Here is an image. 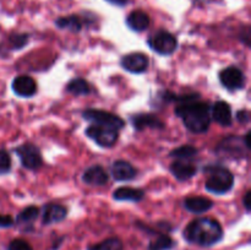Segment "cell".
Here are the masks:
<instances>
[{
  "instance_id": "12",
  "label": "cell",
  "mask_w": 251,
  "mask_h": 250,
  "mask_svg": "<svg viewBox=\"0 0 251 250\" xmlns=\"http://www.w3.org/2000/svg\"><path fill=\"white\" fill-rule=\"evenodd\" d=\"M211 114L215 119L216 123H218L222 126H229L232 125V110H230L229 104L225 100H218L213 104L211 109Z\"/></svg>"
},
{
  "instance_id": "16",
  "label": "cell",
  "mask_w": 251,
  "mask_h": 250,
  "mask_svg": "<svg viewBox=\"0 0 251 250\" xmlns=\"http://www.w3.org/2000/svg\"><path fill=\"white\" fill-rule=\"evenodd\" d=\"M240 141H242V139H239V137H227V139L221 142L217 151L221 152V153H226L223 156L242 157L243 153H244V149H243V146H240Z\"/></svg>"
},
{
  "instance_id": "9",
  "label": "cell",
  "mask_w": 251,
  "mask_h": 250,
  "mask_svg": "<svg viewBox=\"0 0 251 250\" xmlns=\"http://www.w3.org/2000/svg\"><path fill=\"white\" fill-rule=\"evenodd\" d=\"M122 66L130 73L141 74L147 70L149 58L142 53L127 54L122 59Z\"/></svg>"
},
{
  "instance_id": "24",
  "label": "cell",
  "mask_w": 251,
  "mask_h": 250,
  "mask_svg": "<svg viewBox=\"0 0 251 250\" xmlns=\"http://www.w3.org/2000/svg\"><path fill=\"white\" fill-rule=\"evenodd\" d=\"M56 26L59 28H64V29H70L73 32H78L82 27V24H81V20L78 19L77 16H66V17H60L55 21Z\"/></svg>"
},
{
  "instance_id": "22",
  "label": "cell",
  "mask_w": 251,
  "mask_h": 250,
  "mask_svg": "<svg viewBox=\"0 0 251 250\" xmlns=\"http://www.w3.org/2000/svg\"><path fill=\"white\" fill-rule=\"evenodd\" d=\"M68 92L73 93L74 96H86L91 92L90 85L83 78H75V80L70 81L66 86Z\"/></svg>"
},
{
  "instance_id": "13",
  "label": "cell",
  "mask_w": 251,
  "mask_h": 250,
  "mask_svg": "<svg viewBox=\"0 0 251 250\" xmlns=\"http://www.w3.org/2000/svg\"><path fill=\"white\" fill-rule=\"evenodd\" d=\"M196 171L198 168L195 164L185 161V159L173 162L171 166V172L178 180H188V179L193 178L196 174Z\"/></svg>"
},
{
  "instance_id": "11",
  "label": "cell",
  "mask_w": 251,
  "mask_h": 250,
  "mask_svg": "<svg viewBox=\"0 0 251 250\" xmlns=\"http://www.w3.org/2000/svg\"><path fill=\"white\" fill-rule=\"evenodd\" d=\"M110 172H112V175L115 180L119 181H126L131 180L136 176L137 171L132 164H130L129 162L126 161H115L113 163L112 168H110Z\"/></svg>"
},
{
  "instance_id": "8",
  "label": "cell",
  "mask_w": 251,
  "mask_h": 250,
  "mask_svg": "<svg viewBox=\"0 0 251 250\" xmlns=\"http://www.w3.org/2000/svg\"><path fill=\"white\" fill-rule=\"evenodd\" d=\"M220 80L221 83L228 90H240L245 86L244 74L234 66H229L221 71Z\"/></svg>"
},
{
  "instance_id": "28",
  "label": "cell",
  "mask_w": 251,
  "mask_h": 250,
  "mask_svg": "<svg viewBox=\"0 0 251 250\" xmlns=\"http://www.w3.org/2000/svg\"><path fill=\"white\" fill-rule=\"evenodd\" d=\"M11 168V158L6 151L0 150V174L6 173Z\"/></svg>"
},
{
  "instance_id": "23",
  "label": "cell",
  "mask_w": 251,
  "mask_h": 250,
  "mask_svg": "<svg viewBox=\"0 0 251 250\" xmlns=\"http://www.w3.org/2000/svg\"><path fill=\"white\" fill-rule=\"evenodd\" d=\"M176 242L168 234H159L154 240L149 244V250H171L173 249Z\"/></svg>"
},
{
  "instance_id": "20",
  "label": "cell",
  "mask_w": 251,
  "mask_h": 250,
  "mask_svg": "<svg viewBox=\"0 0 251 250\" xmlns=\"http://www.w3.org/2000/svg\"><path fill=\"white\" fill-rule=\"evenodd\" d=\"M145 193L135 188H119L113 193V198L118 201H132L139 202L144 199Z\"/></svg>"
},
{
  "instance_id": "25",
  "label": "cell",
  "mask_w": 251,
  "mask_h": 250,
  "mask_svg": "<svg viewBox=\"0 0 251 250\" xmlns=\"http://www.w3.org/2000/svg\"><path fill=\"white\" fill-rule=\"evenodd\" d=\"M39 208L36 206H28L25 210L21 211V213L17 217V223L19 225H31L37 217H38Z\"/></svg>"
},
{
  "instance_id": "18",
  "label": "cell",
  "mask_w": 251,
  "mask_h": 250,
  "mask_svg": "<svg viewBox=\"0 0 251 250\" xmlns=\"http://www.w3.org/2000/svg\"><path fill=\"white\" fill-rule=\"evenodd\" d=\"M82 180L90 185H104L108 181V174L100 166H93L85 171Z\"/></svg>"
},
{
  "instance_id": "33",
  "label": "cell",
  "mask_w": 251,
  "mask_h": 250,
  "mask_svg": "<svg viewBox=\"0 0 251 250\" xmlns=\"http://www.w3.org/2000/svg\"><path fill=\"white\" fill-rule=\"evenodd\" d=\"M107 1L110 2V4L118 5V6H124L129 2V0H107Z\"/></svg>"
},
{
  "instance_id": "17",
  "label": "cell",
  "mask_w": 251,
  "mask_h": 250,
  "mask_svg": "<svg viewBox=\"0 0 251 250\" xmlns=\"http://www.w3.org/2000/svg\"><path fill=\"white\" fill-rule=\"evenodd\" d=\"M184 206H185V208L188 211L199 215V213L207 212L208 210H211L213 206V202L210 199L205 198V196H190V198L185 199Z\"/></svg>"
},
{
  "instance_id": "4",
  "label": "cell",
  "mask_w": 251,
  "mask_h": 250,
  "mask_svg": "<svg viewBox=\"0 0 251 250\" xmlns=\"http://www.w3.org/2000/svg\"><path fill=\"white\" fill-rule=\"evenodd\" d=\"M82 115L86 120H90L93 124L113 127L115 130L123 129L125 125L124 120L122 118H119L115 114H112L109 112H105V110L87 109L82 113Z\"/></svg>"
},
{
  "instance_id": "3",
  "label": "cell",
  "mask_w": 251,
  "mask_h": 250,
  "mask_svg": "<svg viewBox=\"0 0 251 250\" xmlns=\"http://www.w3.org/2000/svg\"><path fill=\"white\" fill-rule=\"evenodd\" d=\"M208 171L211 172L210 178L206 181V189L207 191L212 194H226L233 188V184H234V176L233 174L228 171L227 168H223V167H211L208 168Z\"/></svg>"
},
{
  "instance_id": "34",
  "label": "cell",
  "mask_w": 251,
  "mask_h": 250,
  "mask_svg": "<svg viewBox=\"0 0 251 250\" xmlns=\"http://www.w3.org/2000/svg\"><path fill=\"white\" fill-rule=\"evenodd\" d=\"M250 137H251V131H248L247 135H245V147H247L248 150H250L251 147V142H250Z\"/></svg>"
},
{
  "instance_id": "21",
  "label": "cell",
  "mask_w": 251,
  "mask_h": 250,
  "mask_svg": "<svg viewBox=\"0 0 251 250\" xmlns=\"http://www.w3.org/2000/svg\"><path fill=\"white\" fill-rule=\"evenodd\" d=\"M87 250H124V244L119 238H107L98 244L90 245Z\"/></svg>"
},
{
  "instance_id": "27",
  "label": "cell",
  "mask_w": 251,
  "mask_h": 250,
  "mask_svg": "<svg viewBox=\"0 0 251 250\" xmlns=\"http://www.w3.org/2000/svg\"><path fill=\"white\" fill-rule=\"evenodd\" d=\"M28 41V36L27 34H14L9 38L10 46L12 49H20L25 46Z\"/></svg>"
},
{
  "instance_id": "2",
  "label": "cell",
  "mask_w": 251,
  "mask_h": 250,
  "mask_svg": "<svg viewBox=\"0 0 251 250\" xmlns=\"http://www.w3.org/2000/svg\"><path fill=\"white\" fill-rule=\"evenodd\" d=\"M184 238L190 244L205 248L212 247L223 239V228L220 222L213 218H198L186 225Z\"/></svg>"
},
{
  "instance_id": "26",
  "label": "cell",
  "mask_w": 251,
  "mask_h": 250,
  "mask_svg": "<svg viewBox=\"0 0 251 250\" xmlns=\"http://www.w3.org/2000/svg\"><path fill=\"white\" fill-rule=\"evenodd\" d=\"M196 154H198V150L194 146H189V145L178 147L171 152L172 157H176L179 159H189L191 157H195Z\"/></svg>"
},
{
  "instance_id": "19",
  "label": "cell",
  "mask_w": 251,
  "mask_h": 250,
  "mask_svg": "<svg viewBox=\"0 0 251 250\" xmlns=\"http://www.w3.org/2000/svg\"><path fill=\"white\" fill-rule=\"evenodd\" d=\"M126 24L134 31H144L150 26V17L146 12L141 11V10H136V11H132L127 16Z\"/></svg>"
},
{
  "instance_id": "29",
  "label": "cell",
  "mask_w": 251,
  "mask_h": 250,
  "mask_svg": "<svg viewBox=\"0 0 251 250\" xmlns=\"http://www.w3.org/2000/svg\"><path fill=\"white\" fill-rule=\"evenodd\" d=\"M7 250H33V248L24 239H14L10 242Z\"/></svg>"
},
{
  "instance_id": "31",
  "label": "cell",
  "mask_w": 251,
  "mask_h": 250,
  "mask_svg": "<svg viewBox=\"0 0 251 250\" xmlns=\"http://www.w3.org/2000/svg\"><path fill=\"white\" fill-rule=\"evenodd\" d=\"M237 119H238V122L242 123V124H245V123H248L250 120L249 112H248L247 109L239 110V112H238V114H237Z\"/></svg>"
},
{
  "instance_id": "1",
  "label": "cell",
  "mask_w": 251,
  "mask_h": 250,
  "mask_svg": "<svg viewBox=\"0 0 251 250\" xmlns=\"http://www.w3.org/2000/svg\"><path fill=\"white\" fill-rule=\"evenodd\" d=\"M198 95H188L178 97L180 104L176 107V113L181 118L190 131L201 134L206 132L211 124V108L206 102H199Z\"/></svg>"
},
{
  "instance_id": "32",
  "label": "cell",
  "mask_w": 251,
  "mask_h": 250,
  "mask_svg": "<svg viewBox=\"0 0 251 250\" xmlns=\"http://www.w3.org/2000/svg\"><path fill=\"white\" fill-rule=\"evenodd\" d=\"M250 198H251V193L250 190L247 191V194L244 195V206L247 208V211H250Z\"/></svg>"
},
{
  "instance_id": "30",
  "label": "cell",
  "mask_w": 251,
  "mask_h": 250,
  "mask_svg": "<svg viewBox=\"0 0 251 250\" xmlns=\"http://www.w3.org/2000/svg\"><path fill=\"white\" fill-rule=\"evenodd\" d=\"M14 225V218L9 215H0V228H9Z\"/></svg>"
},
{
  "instance_id": "14",
  "label": "cell",
  "mask_w": 251,
  "mask_h": 250,
  "mask_svg": "<svg viewBox=\"0 0 251 250\" xmlns=\"http://www.w3.org/2000/svg\"><path fill=\"white\" fill-rule=\"evenodd\" d=\"M131 123L136 130L163 129L164 124L153 114H137L131 118Z\"/></svg>"
},
{
  "instance_id": "5",
  "label": "cell",
  "mask_w": 251,
  "mask_h": 250,
  "mask_svg": "<svg viewBox=\"0 0 251 250\" xmlns=\"http://www.w3.org/2000/svg\"><path fill=\"white\" fill-rule=\"evenodd\" d=\"M86 135L102 147H112L119 137L118 130L97 124H92L91 126H88L86 129Z\"/></svg>"
},
{
  "instance_id": "15",
  "label": "cell",
  "mask_w": 251,
  "mask_h": 250,
  "mask_svg": "<svg viewBox=\"0 0 251 250\" xmlns=\"http://www.w3.org/2000/svg\"><path fill=\"white\" fill-rule=\"evenodd\" d=\"M68 215V210L59 203H48L44 206L43 210V223L44 225H53L61 222Z\"/></svg>"
},
{
  "instance_id": "7",
  "label": "cell",
  "mask_w": 251,
  "mask_h": 250,
  "mask_svg": "<svg viewBox=\"0 0 251 250\" xmlns=\"http://www.w3.org/2000/svg\"><path fill=\"white\" fill-rule=\"evenodd\" d=\"M15 152L21 159L22 166L27 169H37L43 163L41 151H39L38 147L32 144L21 145L15 150Z\"/></svg>"
},
{
  "instance_id": "10",
  "label": "cell",
  "mask_w": 251,
  "mask_h": 250,
  "mask_svg": "<svg viewBox=\"0 0 251 250\" xmlns=\"http://www.w3.org/2000/svg\"><path fill=\"white\" fill-rule=\"evenodd\" d=\"M12 90L20 97H31L37 92V85L31 76H17L12 81Z\"/></svg>"
},
{
  "instance_id": "6",
  "label": "cell",
  "mask_w": 251,
  "mask_h": 250,
  "mask_svg": "<svg viewBox=\"0 0 251 250\" xmlns=\"http://www.w3.org/2000/svg\"><path fill=\"white\" fill-rule=\"evenodd\" d=\"M149 44L156 53L161 55H171L176 51L178 42L172 33L167 31H158L150 37Z\"/></svg>"
}]
</instances>
